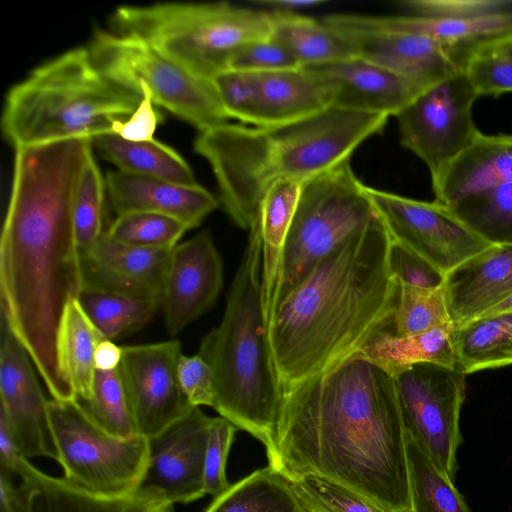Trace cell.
<instances>
[{
	"mask_svg": "<svg viewBox=\"0 0 512 512\" xmlns=\"http://www.w3.org/2000/svg\"><path fill=\"white\" fill-rule=\"evenodd\" d=\"M91 140L14 149L0 238L1 315L29 353L52 399L75 400L62 367L59 332L81 289L74 201Z\"/></svg>",
	"mask_w": 512,
	"mask_h": 512,
	"instance_id": "1",
	"label": "cell"
},
{
	"mask_svg": "<svg viewBox=\"0 0 512 512\" xmlns=\"http://www.w3.org/2000/svg\"><path fill=\"white\" fill-rule=\"evenodd\" d=\"M268 462L287 478L321 475L412 512L395 379L360 355L284 393Z\"/></svg>",
	"mask_w": 512,
	"mask_h": 512,
	"instance_id": "2",
	"label": "cell"
},
{
	"mask_svg": "<svg viewBox=\"0 0 512 512\" xmlns=\"http://www.w3.org/2000/svg\"><path fill=\"white\" fill-rule=\"evenodd\" d=\"M391 241L380 217L280 301L268 336L284 393L358 355L389 330L399 293L388 266Z\"/></svg>",
	"mask_w": 512,
	"mask_h": 512,
	"instance_id": "3",
	"label": "cell"
},
{
	"mask_svg": "<svg viewBox=\"0 0 512 512\" xmlns=\"http://www.w3.org/2000/svg\"><path fill=\"white\" fill-rule=\"evenodd\" d=\"M388 118L330 107L281 125L225 122L200 131L193 148L212 169L225 213L249 231L272 184L283 179L306 183L350 161L364 141L383 131Z\"/></svg>",
	"mask_w": 512,
	"mask_h": 512,
	"instance_id": "4",
	"label": "cell"
},
{
	"mask_svg": "<svg viewBox=\"0 0 512 512\" xmlns=\"http://www.w3.org/2000/svg\"><path fill=\"white\" fill-rule=\"evenodd\" d=\"M198 354L215 378V409L273 456L284 401L262 305V244L257 221L249 230L220 324L201 341Z\"/></svg>",
	"mask_w": 512,
	"mask_h": 512,
	"instance_id": "5",
	"label": "cell"
},
{
	"mask_svg": "<svg viewBox=\"0 0 512 512\" xmlns=\"http://www.w3.org/2000/svg\"><path fill=\"white\" fill-rule=\"evenodd\" d=\"M142 95L103 75L87 47H76L34 68L7 92L1 132L14 149L112 133Z\"/></svg>",
	"mask_w": 512,
	"mask_h": 512,
	"instance_id": "6",
	"label": "cell"
},
{
	"mask_svg": "<svg viewBox=\"0 0 512 512\" xmlns=\"http://www.w3.org/2000/svg\"><path fill=\"white\" fill-rule=\"evenodd\" d=\"M111 30L138 38L192 74L211 80L241 46L271 37L270 11L228 2L122 5Z\"/></svg>",
	"mask_w": 512,
	"mask_h": 512,
	"instance_id": "7",
	"label": "cell"
},
{
	"mask_svg": "<svg viewBox=\"0 0 512 512\" xmlns=\"http://www.w3.org/2000/svg\"><path fill=\"white\" fill-rule=\"evenodd\" d=\"M379 218L350 161L307 181L284 247L277 306L316 264Z\"/></svg>",
	"mask_w": 512,
	"mask_h": 512,
	"instance_id": "8",
	"label": "cell"
},
{
	"mask_svg": "<svg viewBox=\"0 0 512 512\" xmlns=\"http://www.w3.org/2000/svg\"><path fill=\"white\" fill-rule=\"evenodd\" d=\"M86 47L93 64L108 79L140 95V87H146L156 106L199 132L227 122L212 81L192 74L148 43L97 29Z\"/></svg>",
	"mask_w": 512,
	"mask_h": 512,
	"instance_id": "9",
	"label": "cell"
},
{
	"mask_svg": "<svg viewBox=\"0 0 512 512\" xmlns=\"http://www.w3.org/2000/svg\"><path fill=\"white\" fill-rule=\"evenodd\" d=\"M48 417L68 483L103 496L129 495L140 488L149 461L148 438L107 433L77 400H48Z\"/></svg>",
	"mask_w": 512,
	"mask_h": 512,
	"instance_id": "10",
	"label": "cell"
},
{
	"mask_svg": "<svg viewBox=\"0 0 512 512\" xmlns=\"http://www.w3.org/2000/svg\"><path fill=\"white\" fill-rule=\"evenodd\" d=\"M477 98L460 69L425 89L396 115L401 144L427 166L432 186L480 132L472 114Z\"/></svg>",
	"mask_w": 512,
	"mask_h": 512,
	"instance_id": "11",
	"label": "cell"
},
{
	"mask_svg": "<svg viewBox=\"0 0 512 512\" xmlns=\"http://www.w3.org/2000/svg\"><path fill=\"white\" fill-rule=\"evenodd\" d=\"M465 373L436 363H418L394 377L406 433L454 481L462 440L459 417Z\"/></svg>",
	"mask_w": 512,
	"mask_h": 512,
	"instance_id": "12",
	"label": "cell"
},
{
	"mask_svg": "<svg viewBox=\"0 0 512 512\" xmlns=\"http://www.w3.org/2000/svg\"><path fill=\"white\" fill-rule=\"evenodd\" d=\"M366 193L391 238L445 275L491 245L441 202L416 200L369 186Z\"/></svg>",
	"mask_w": 512,
	"mask_h": 512,
	"instance_id": "13",
	"label": "cell"
},
{
	"mask_svg": "<svg viewBox=\"0 0 512 512\" xmlns=\"http://www.w3.org/2000/svg\"><path fill=\"white\" fill-rule=\"evenodd\" d=\"M182 355L177 340L122 346L118 371L137 435H158L194 407L178 380Z\"/></svg>",
	"mask_w": 512,
	"mask_h": 512,
	"instance_id": "14",
	"label": "cell"
},
{
	"mask_svg": "<svg viewBox=\"0 0 512 512\" xmlns=\"http://www.w3.org/2000/svg\"><path fill=\"white\" fill-rule=\"evenodd\" d=\"M13 476L0 470V512H173L162 495L139 488L124 496L97 495L50 476L20 458Z\"/></svg>",
	"mask_w": 512,
	"mask_h": 512,
	"instance_id": "15",
	"label": "cell"
},
{
	"mask_svg": "<svg viewBox=\"0 0 512 512\" xmlns=\"http://www.w3.org/2000/svg\"><path fill=\"white\" fill-rule=\"evenodd\" d=\"M0 327V414L24 458L46 457L58 462L48 400L36 378L34 363L3 315Z\"/></svg>",
	"mask_w": 512,
	"mask_h": 512,
	"instance_id": "16",
	"label": "cell"
},
{
	"mask_svg": "<svg viewBox=\"0 0 512 512\" xmlns=\"http://www.w3.org/2000/svg\"><path fill=\"white\" fill-rule=\"evenodd\" d=\"M213 417L194 407L149 439V461L140 488L154 491L171 503L202 498L207 443Z\"/></svg>",
	"mask_w": 512,
	"mask_h": 512,
	"instance_id": "17",
	"label": "cell"
},
{
	"mask_svg": "<svg viewBox=\"0 0 512 512\" xmlns=\"http://www.w3.org/2000/svg\"><path fill=\"white\" fill-rule=\"evenodd\" d=\"M222 283L221 256L208 230L178 243L171 252L161 296L169 335H178L212 308Z\"/></svg>",
	"mask_w": 512,
	"mask_h": 512,
	"instance_id": "18",
	"label": "cell"
},
{
	"mask_svg": "<svg viewBox=\"0 0 512 512\" xmlns=\"http://www.w3.org/2000/svg\"><path fill=\"white\" fill-rule=\"evenodd\" d=\"M172 249L136 247L104 232L91 247L79 250L81 290L161 300Z\"/></svg>",
	"mask_w": 512,
	"mask_h": 512,
	"instance_id": "19",
	"label": "cell"
},
{
	"mask_svg": "<svg viewBox=\"0 0 512 512\" xmlns=\"http://www.w3.org/2000/svg\"><path fill=\"white\" fill-rule=\"evenodd\" d=\"M329 26L347 39L354 57L379 65L424 88L443 81L461 69L443 45L426 36L359 27Z\"/></svg>",
	"mask_w": 512,
	"mask_h": 512,
	"instance_id": "20",
	"label": "cell"
},
{
	"mask_svg": "<svg viewBox=\"0 0 512 512\" xmlns=\"http://www.w3.org/2000/svg\"><path fill=\"white\" fill-rule=\"evenodd\" d=\"M304 68L319 74L330 85L332 107L342 110L396 117L427 89L359 57Z\"/></svg>",
	"mask_w": 512,
	"mask_h": 512,
	"instance_id": "21",
	"label": "cell"
},
{
	"mask_svg": "<svg viewBox=\"0 0 512 512\" xmlns=\"http://www.w3.org/2000/svg\"><path fill=\"white\" fill-rule=\"evenodd\" d=\"M106 192L113 210L119 214L151 212L181 221L189 230L220 203L200 184L184 185L119 170L105 175Z\"/></svg>",
	"mask_w": 512,
	"mask_h": 512,
	"instance_id": "22",
	"label": "cell"
},
{
	"mask_svg": "<svg viewBox=\"0 0 512 512\" xmlns=\"http://www.w3.org/2000/svg\"><path fill=\"white\" fill-rule=\"evenodd\" d=\"M444 292L454 328L512 294V244H491L446 274Z\"/></svg>",
	"mask_w": 512,
	"mask_h": 512,
	"instance_id": "23",
	"label": "cell"
},
{
	"mask_svg": "<svg viewBox=\"0 0 512 512\" xmlns=\"http://www.w3.org/2000/svg\"><path fill=\"white\" fill-rule=\"evenodd\" d=\"M323 21L329 25L405 32L429 37L443 45L460 68L464 55L471 47L486 39L512 33V12L476 19L336 14L325 17Z\"/></svg>",
	"mask_w": 512,
	"mask_h": 512,
	"instance_id": "24",
	"label": "cell"
},
{
	"mask_svg": "<svg viewBox=\"0 0 512 512\" xmlns=\"http://www.w3.org/2000/svg\"><path fill=\"white\" fill-rule=\"evenodd\" d=\"M253 74L256 127L295 122L332 107V88L319 74L307 68Z\"/></svg>",
	"mask_w": 512,
	"mask_h": 512,
	"instance_id": "25",
	"label": "cell"
},
{
	"mask_svg": "<svg viewBox=\"0 0 512 512\" xmlns=\"http://www.w3.org/2000/svg\"><path fill=\"white\" fill-rule=\"evenodd\" d=\"M512 183V134L481 131L432 186L435 200L450 205L469 195Z\"/></svg>",
	"mask_w": 512,
	"mask_h": 512,
	"instance_id": "26",
	"label": "cell"
},
{
	"mask_svg": "<svg viewBox=\"0 0 512 512\" xmlns=\"http://www.w3.org/2000/svg\"><path fill=\"white\" fill-rule=\"evenodd\" d=\"M304 182L283 179L263 195L257 223L262 244V305L267 327L277 307V295L285 243Z\"/></svg>",
	"mask_w": 512,
	"mask_h": 512,
	"instance_id": "27",
	"label": "cell"
},
{
	"mask_svg": "<svg viewBox=\"0 0 512 512\" xmlns=\"http://www.w3.org/2000/svg\"><path fill=\"white\" fill-rule=\"evenodd\" d=\"M453 333V325L409 336H397L386 330L374 337L358 355L392 377L415 364L426 362L458 369Z\"/></svg>",
	"mask_w": 512,
	"mask_h": 512,
	"instance_id": "28",
	"label": "cell"
},
{
	"mask_svg": "<svg viewBox=\"0 0 512 512\" xmlns=\"http://www.w3.org/2000/svg\"><path fill=\"white\" fill-rule=\"evenodd\" d=\"M98 154L117 170L178 184H197L189 164L170 146L152 139L129 141L107 133L93 139Z\"/></svg>",
	"mask_w": 512,
	"mask_h": 512,
	"instance_id": "29",
	"label": "cell"
},
{
	"mask_svg": "<svg viewBox=\"0 0 512 512\" xmlns=\"http://www.w3.org/2000/svg\"><path fill=\"white\" fill-rule=\"evenodd\" d=\"M271 37L283 45L301 67L354 57L352 47L338 31L297 13L272 11Z\"/></svg>",
	"mask_w": 512,
	"mask_h": 512,
	"instance_id": "30",
	"label": "cell"
},
{
	"mask_svg": "<svg viewBox=\"0 0 512 512\" xmlns=\"http://www.w3.org/2000/svg\"><path fill=\"white\" fill-rule=\"evenodd\" d=\"M204 512H310L290 480L269 465L214 497Z\"/></svg>",
	"mask_w": 512,
	"mask_h": 512,
	"instance_id": "31",
	"label": "cell"
},
{
	"mask_svg": "<svg viewBox=\"0 0 512 512\" xmlns=\"http://www.w3.org/2000/svg\"><path fill=\"white\" fill-rule=\"evenodd\" d=\"M453 340L457 367L465 374L512 364V311L454 328Z\"/></svg>",
	"mask_w": 512,
	"mask_h": 512,
	"instance_id": "32",
	"label": "cell"
},
{
	"mask_svg": "<svg viewBox=\"0 0 512 512\" xmlns=\"http://www.w3.org/2000/svg\"><path fill=\"white\" fill-rule=\"evenodd\" d=\"M102 339L78 300L69 302L59 332V354L78 401L91 397L96 371L94 355Z\"/></svg>",
	"mask_w": 512,
	"mask_h": 512,
	"instance_id": "33",
	"label": "cell"
},
{
	"mask_svg": "<svg viewBox=\"0 0 512 512\" xmlns=\"http://www.w3.org/2000/svg\"><path fill=\"white\" fill-rule=\"evenodd\" d=\"M77 300L101 336L112 341L142 328L161 309L160 299L85 289Z\"/></svg>",
	"mask_w": 512,
	"mask_h": 512,
	"instance_id": "34",
	"label": "cell"
},
{
	"mask_svg": "<svg viewBox=\"0 0 512 512\" xmlns=\"http://www.w3.org/2000/svg\"><path fill=\"white\" fill-rule=\"evenodd\" d=\"M412 512H471L453 481L406 433Z\"/></svg>",
	"mask_w": 512,
	"mask_h": 512,
	"instance_id": "35",
	"label": "cell"
},
{
	"mask_svg": "<svg viewBox=\"0 0 512 512\" xmlns=\"http://www.w3.org/2000/svg\"><path fill=\"white\" fill-rule=\"evenodd\" d=\"M447 206L489 244H512V183L469 195Z\"/></svg>",
	"mask_w": 512,
	"mask_h": 512,
	"instance_id": "36",
	"label": "cell"
},
{
	"mask_svg": "<svg viewBox=\"0 0 512 512\" xmlns=\"http://www.w3.org/2000/svg\"><path fill=\"white\" fill-rule=\"evenodd\" d=\"M461 69L477 97L512 92V33L471 47L462 59Z\"/></svg>",
	"mask_w": 512,
	"mask_h": 512,
	"instance_id": "37",
	"label": "cell"
},
{
	"mask_svg": "<svg viewBox=\"0 0 512 512\" xmlns=\"http://www.w3.org/2000/svg\"><path fill=\"white\" fill-rule=\"evenodd\" d=\"M398 283L397 305L388 331L397 336H409L453 325L443 286L422 288Z\"/></svg>",
	"mask_w": 512,
	"mask_h": 512,
	"instance_id": "38",
	"label": "cell"
},
{
	"mask_svg": "<svg viewBox=\"0 0 512 512\" xmlns=\"http://www.w3.org/2000/svg\"><path fill=\"white\" fill-rule=\"evenodd\" d=\"M78 402L107 433L118 438L137 435L118 368L111 371L96 370L91 397Z\"/></svg>",
	"mask_w": 512,
	"mask_h": 512,
	"instance_id": "39",
	"label": "cell"
},
{
	"mask_svg": "<svg viewBox=\"0 0 512 512\" xmlns=\"http://www.w3.org/2000/svg\"><path fill=\"white\" fill-rule=\"evenodd\" d=\"M288 479L310 512H398L321 475L307 473Z\"/></svg>",
	"mask_w": 512,
	"mask_h": 512,
	"instance_id": "40",
	"label": "cell"
},
{
	"mask_svg": "<svg viewBox=\"0 0 512 512\" xmlns=\"http://www.w3.org/2000/svg\"><path fill=\"white\" fill-rule=\"evenodd\" d=\"M189 228L172 217L151 212L119 214L105 234L124 244L151 248L172 249Z\"/></svg>",
	"mask_w": 512,
	"mask_h": 512,
	"instance_id": "41",
	"label": "cell"
},
{
	"mask_svg": "<svg viewBox=\"0 0 512 512\" xmlns=\"http://www.w3.org/2000/svg\"><path fill=\"white\" fill-rule=\"evenodd\" d=\"M106 181L93 150L84 164L74 201V223L79 250L91 247L103 228Z\"/></svg>",
	"mask_w": 512,
	"mask_h": 512,
	"instance_id": "42",
	"label": "cell"
},
{
	"mask_svg": "<svg viewBox=\"0 0 512 512\" xmlns=\"http://www.w3.org/2000/svg\"><path fill=\"white\" fill-rule=\"evenodd\" d=\"M228 119L254 126L256 85L252 72L227 69L211 78Z\"/></svg>",
	"mask_w": 512,
	"mask_h": 512,
	"instance_id": "43",
	"label": "cell"
},
{
	"mask_svg": "<svg viewBox=\"0 0 512 512\" xmlns=\"http://www.w3.org/2000/svg\"><path fill=\"white\" fill-rule=\"evenodd\" d=\"M399 5L409 15L476 19L512 12V0H405Z\"/></svg>",
	"mask_w": 512,
	"mask_h": 512,
	"instance_id": "44",
	"label": "cell"
},
{
	"mask_svg": "<svg viewBox=\"0 0 512 512\" xmlns=\"http://www.w3.org/2000/svg\"><path fill=\"white\" fill-rule=\"evenodd\" d=\"M297 68L301 66L296 59L272 37L241 46L232 54L227 66V69L252 73Z\"/></svg>",
	"mask_w": 512,
	"mask_h": 512,
	"instance_id": "45",
	"label": "cell"
},
{
	"mask_svg": "<svg viewBox=\"0 0 512 512\" xmlns=\"http://www.w3.org/2000/svg\"><path fill=\"white\" fill-rule=\"evenodd\" d=\"M238 428L223 417H213L204 466V489L214 497L230 486L226 478L227 456Z\"/></svg>",
	"mask_w": 512,
	"mask_h": 512,
	"instance_id": "46",
	"label": "cell"
},
{
	"mask_svg": "<svg viewBox=\"0 0 512 512\" xmlns=\"http://www.w3.org/2000/svg\"><path fill=\"white\" fill-rule=\"evenodd\" d=\"M388 266L397 282L422 288H438L444 285L446 275L443 272L406 245L393 239L388 252Z\"/></svg>",
	"mask_w": 512,
	"mask_h": 512,
	"instance_id": "47",
	"label": "cell"
},
{
	"mask_svg": "<svg viewBox=\"0 0 512 512\" xmlns=\"http://www.w3.org/2000/svg\"><path fill=\"white\" fill-rule=\"evenodd\" d=\"M178 380L183 393L193 407L215 404V378L211 366L199 354L181 355Z\"/></svg>",
	"mask_w": 512,
	"mask_h": 512,
	"instance_id": "48",
	"label": "cell"
},
{
	"mask_svg": "<svg viewBox=\"0 0 512 512\" xmlns=\"http://www.w3.org/2000/svg\"><path fill=\"white\" fill-rule=\"evenodd\" d=\"M142 95L135 111L127 118L115 121L112 134L129 141H149L163 117L152 100L149 90L141 86Z\"/></svg>",
	"mask_w": 512,
	"mask_h": 512,
	"instance_id": "49",
	"label": "cell"
},
{
	"mask_svg": "<svg viewBox=\"0 0 512 512\" xmlns=\"http://www.w3.org/2000/svg\"><path fill=\"white\" fill-rule=\"evenodd\" d=\"M22 457L7 420L0 414V469L13 475L16 464Z\"/></svg>",
	"mask_w": 512,
	"mask_h": 512,
	"instance_id": "50",
	"label": "cell"
},
{
	"mask_svg": "<svg viewBox=\"0 0 512 512\" xmlns=\"http://www.w3.org/2000/svg\"><path fill=\"white\" fill-rule=\"evenodd\" d=\"M122 357V346L112 340L102 339L95 350L94 363L96 370L111 371L118 368Z\"/></svg>",
	"mask_w": 512,
	"mask_h": 512,
	"instance_id": "51",
	"label": "cell"
},
{
	"mask_svg": "<svg viewBox=\"0 0 512 512\" xmlns=\"http://www.w3.org/2000/svg\"><path fill=\"white\" fill-rule=\"evenodd\" d=\"M272 11L295 13L296 10L309 9L325 3V0H259L255 1Z\"/></svg>",
	"mask_w": 512,
	"mask_h": 512,
	"instance_id": "52",
	"label": "cell"
},
{
	"mask_svg": "<svg viewBox=\"0 0 512 512\" xmlns=\"http://www.w3.org/2000/svg\"><path fill=\"white\" fill-rule=\"evenodd\" d=\"M508 311H512V294L510 296H508L505 300H503L501 303H499L498 305H496L495 307H493L492 309L487 311L482 316L498 314V313L508 312Z\"/></svg>",
	"mask_w": 512,
	"mask_h": 512,
	"instance_id": "53",
	"label": "cell"
}]
</instances>
